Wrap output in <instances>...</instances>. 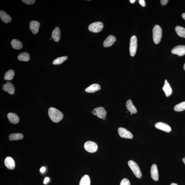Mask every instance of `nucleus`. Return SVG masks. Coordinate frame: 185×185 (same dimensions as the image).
<instances>
[{
  "instance_id": "obj_1",
  "label": "nucleus",
  "mask_w": 185,
  "mask_h": 185,
  "mask_svg": "<svg viewBox=\"0 0 185 185\" xmlns=\"http://www.w3.org/2000/svg\"><path fill=\"white\" fill-rule=\"evenodd\" d=\"M48 112L49 118L54 122H59L63 118V115L62 113L54 107H50Z\"/></svg>"
},
{
  "instance_id": "obj_2",
  "label": "nucleus",
  "mask_w": 185,
  "mask_h": 185,
  "mask_svg": "<svg viewBox=\"0 0 185 185\" xmlns=\"http://www.w3.org/2000/svg\"><path fill=\"white\" fill-rule=\"evenodd\" d=\"M153 39L156 44H159L162 37V30L161 27L158 25L155 26L153 30Z\"/></svg>"
},
{
  "instance_id": "obj_3",
  "label": "nucleus",
  "mask_w": 185,
  "mask_h": 185,
  "mask_svg": "<svg viewBox=\"0 0 185 185\" xmlns=\"http://www.w3.org/2000/svg\"><path fill=\"white\" fill-rule=\"evenodd\" d=\"M128 165L136 177L138 178H141L142 174L140 169L135 161L132 160H129L128 162Z\"/></svg>"
},
{
  "instance_id": "obj_4",
  "label": "nucleus",
  "mask_w": 185,
  "mask_h": 185,
  "mask_svg": "<svg viewBox=\"0 0 185 185\" xmlns=\"http://www.w3.org/2000/svg\"><path fill=\"white\" fill-rule=\"evenodd\" d=\"M137 48V39L135 36H132L130 39V55L133 57L136 53Z\"/></svg>"
},
{
  "instance_id": "obj_5",
  "label": "nucleus",
  "mask_w": 185,
  "mask_h": 185,
  "mask_svg": "<svg viewBox=\"0 0 185 185\" xmlns=\"http://www.w3.org/2000/svg\"><path fill=\"white\" fill-rule=\"evenodd\" d=\"M104 27L103 24L101 22L93 23L89 26V30L91 32L98 33L101 31Z\"/></svg>"
},
{
  "instance_id": "obj_6",
  "label": "nucleus",
  "mask_w": 185,
  "mask_h": 185,
  "mask_svg": "<svg viewBox=\"0 0 185 185\" xmlns=\"http://www.w3.org/2000/svg\"><path fill=\"white\" fill-rule=\"evenodd\" d=\"M84 147L88 152L93 153L96 152L98 149V146L95 143L89 141L85 143Z\"/></svg>"
},
{
  "instance_id": "obj_7",
  "label": "nucleus",
  "mask_w": 185,
  "mask_h": 185,
  "mask_svg": "<svg viewBox=\"0 0 185 185\" xmlns=\"http://www.w3.org/2000/svg\"><path fill=\"white\" fill-rule=\"evenodd\" d=\"M118 133L120 137L123 138L129 139L133 138V135L131 132L124 128H119L118 129Z\"/></svg>"
},
{
  "instance_id": "obj_8",
  "label": "nucleus",
  "mask_w": 185,
  "mask_h": 185,
  "mask_svg": "<svg viewBox=\"0 0 185 185\" xmlns=\"http://www.w3.org/2000/svg\"><path fill=\"white\" fill-rule=\"evenodd\" d=\"M172 52L174 54H177L180 56L185 54V45H178L174 47L172 50Z\"/></svg>"
},
{
  "instance_id": "obj_9",
  "label": "nucleus",
  "mask_w": 185,
  "mask_h": 185,
  "mask_svg": "<svg viewBox=\"0 0 185 185\" xmlns=\"http://www.w3.org/2000/svg\"><path fill=\"white\" fill-rule=\"evenodd\" d=\"M155 127L157 129L162 130V131L170 133L171 131V128L170 126L166 123L162 122H158L156 123L155 125Z\"/></svg>"
},
{
  "instance_id": "obj_10",
  "label": "nucleus",
  "mask_w": 185,
  "mask_h": 185,
  "mask_svg": "<svg viewBox=\"0 0 185 185\" xmlns=\"http://www.w3.org/2000/svg\"><path fill=\"white\" fill-rule=\"evenodd\" d=\"M40 24L36 21H32L30 23V28L32 32L34 34L38 33Z\"/></svg>"
},
{
  "instance_id": "obj_11",
  "label": "nucleus",
  "mask_w": 185,
  "mask_h": 185,
  "mask_svg": "<svg viewBox=\"0 0 185 185\" xmlns=\"http://www.w3.org/2000/svg\"><path fill=\"white\" fill-rule=\"evenodd\" d=\"M3 90L10 94L13 95L15 93V87L13 84L10 82H7L6 84H3Z\"/></svg>"
},
{
  "instance_id": "obj_12",
  "label": "nucleus",
  "mask_w": 185,
  "mask_h": 185,
  "mask_svg": "<svg viewBox=\"0 0 185 185\" xmlns=\"http://www.w3.org/2000/svg\"><path fill=\"white\" fill-rule=\"evenodd\" d=\"M151 173L152 178L155 181H157L159 179V175L157 166L155 164H153L151 165Z\"/></svg>"
},
{
  "instance_id": "obj_13",
  "label": "nucleus",
  "mask_w": 185,
  "mask_h": 185,
  "mask_svg": "<svg viewBox=\"0 0 185 185\" xmlns=\"http://www.w3.org/2000/svg\"><path fill=\"white\" fill-rule=\"evenodd\" d=\"M5 164L7 168L12 170L15 168V163L13 158L10 157H7L5 160Z\"/></svg>"
},
{
  "instance_id": "obj_14",
  "label": "nucleus",
  "mask_w": 185,
  "mask_h": 185,
  "mask_svg": "<svg viewBox=\"0 0 185 185\" xmlns=\"http://www.w3.org/2000/svg\"><path fill=\"white\" fill-rule=\"evenodd\" d=\"M116 41V38L115 37L110 35V36L107 37L104 41L103 43L104 46L105 47H108L112 46V45L114 44V42Z\"/></svg>"
},
{
  "instance_id": "obj_15",
  "label": "nucleus",
  "mask_w": 185,
  "mask_h": 185,
  "mask_svg": "<svg viewBox=\"0 0 185 185\" xmlns=\"http://www.w3.org/2000/svg\"><path fill=\"white\" fill-rule=\"evenodd\" d=\"M8 118L9 120L12 123L14 124H17L19 122V118L15 113H9L7 114Z\"/></svg>"
},
{
  "instance_id": "obj_16",
  "label": "nucleus",
  "mask_w": 185,
  "mask_h": 185,
  "mask_svg": "<svg viewBox=\"0 0 185 185\" xmlns=\"http://www.w3.org/2000/svg\"><path fill=\"white\" fill-rule=\"evenodd\" d=\"M163 89L166 97H169L172 94V87L168 81L166 80H165V84L163 87Z\"/></svg>"
},
{
  "instance_id": "obj_17",
  "label": "nucleus",
  "mask_w": 185,
  "mask_h": 185,
  "mask_svg": "<svg viewBox=\"0 0 185 185\" xmlns=\"http://www.w3.org/2000/svg\"><path fill=\"white\" fill-rule=\"evenodd\" d=\"M61 31L59 28L56 27L53 31L52 37L53 40L56 42H59L61 39Z\"/></svg>"
},
{
  "instance_id": "obj_18",
  "label": "nucleus",
  "mask_w": 185,
  "mask_h": 185,
  "mask_svg": "<svg viewBox=\"0 0 185 185\" xmlns=\"http://www.w3.org/2000/svg\"><path fill=\"white\" fill-rule=\"evenodd\" d=\"M0 17L3 22L5 23H8L12 20L11 17L3 10L0 11Z\"/></svg>"
},
{
  "instance_id": "obj_19",
  "label": "nucleus",
  "mask_w": 185,
  "mask_h": 185,
  "mask_svg": "<svg viewBox=\"0 0 185 185\" xmlns=\"http://www.w3.org/2000/svg\"><path fill=\"white\" fill-rule=\"evenodd\" d=\"M94 110H96L97 113V116L99 118L103 119L105 117L107 114L106 110L102 107H98Z\"/></svg>"
},
{
  "instance_id": "obj_20",
  "label": "nucleus",
  "mask_w": 185,
  "mask_h": 185,
  "mask_svg": "<svg viewBox=\"0 0 185 185\" xmlns=\"http://www.w3.org/2000/svg\"><path fill=\"white\" fill-rule=\"evenodd\" d=\"M100 86L99 84H94L89 86L85 89L86 92L93 93L98 91L100 89Z\"/></svg>"
},
{
  "instance_id": "obj_21",
  "label": "nucleus",
  "mask_w": 185,
  "mask_h": 185,
  "mask_svg": "<svg viewBox=\"0 0 185 185\" xmlns=\"http://www.w3.org/2000/svg\"><path fill=\"white\" fill-rule=\"evenodd\" d=\"M126 106L127 109L130 112L133 114L136 113L137 112V108L133 105L131 100H128L126 103Z\"/></svg>"
},
{
  "instance_id": "obj_22",
  "label": "nucleus",
  "mask_w": 185,
  "mask_h": 185,
  "mask_svg": "<svg viewBox=\"0 0 185 185\" xmlns=\"http://www.w3.org/2000/svg\"><path fill=\"white\" fill-rule=\"evenodd\" d=\"M12 48L17 50L22 49L23 47L22 42L16 39H13L11 42Z\"/></svg>"
},
{
  "instance_id": "obj_23",
  "label": "nucleus",
  "mask_w": 185,
  "mask_h": 185,
  "mask_svg": "<svg viewBox=\"0 0 185 185\" xmlns=\"http://www.w3.org/2000/svg\"><path fill=\"white\" fill-rule=\"evenodd\" d=\"M24 138L23 135L20 133H12L9 136L10 141H15L22 140Z\"/></svg>"
},
{
  "instance_id": "obj_24",
  "label": "nucleus",
  "mask_w": 185,
  "mask_h": 185,
  "mask_svg": "<svg viewBox=\"0 0 185 185\" xmlns=\"http://www.w3.org/2000/svg\"><path fill=\"white\" fill-rule=\"evenodd\" d=\"M19 61H28L30 60V54L27 52H24L19 54L17 57Z\"/></svg>"
},
{
  "instance_id": "obj_25",
  "label": "nucleus",
  "mask_w": 185,
  "mask_h": 185,
  "mask_svg": "<svg viewBox=\"0 0 185 185\" xmlns=\"http://www.w3.org/2000/svg\"><path fill=\"white\" fill-rule=\"evenodd\" d=\"M175 30L179 36L185 38V28L182 26H177L175 28Z\"/></svg>"
},
{
  "instance_id": "obj_26",
  "label": "nucleus",
  "mask_w": 185,
  "mask_h": 185,
  "mask_svg": "<svg viewBox=\"0 0 185 185\" xmlns=\"http://www.w3.org/2000/svg\"><path fill=\"white\" fill-rule=\"evenodd\" d=\"M89 177L87 175H84L81 179L79 185H90Z\"/></svg>"
},
{
  "instance_id": "obj_27",
  "label": "nucleus",
  "mask_w": 185,
  "mask_h": 185,
  "mask_svg": "<svg viewBox=\"0 0 185 185\" xmlns=\"http://www.w3.org/2000/svg\"><path fill=\"white\" fill-rule=\"evenodd\" d=\"M15 75V72L13 70H9L5 73L4 77V79L6 80H11L13 79Z\"/></svg>"
},
{
  "instance_id": "obj_28",
  "label": "nucleus",
  "mask_w": 185,
  "mask_h": 185,
  "mask_svg": "<svg viewBox=\"0 0 185 185\" xmlns=\"http://www.w3.org/2000/svg\"><path fill=\"white\" fill-rule=\"evenodd\" d=\"M67 59L68 57L66 56L58 58L53 61L52 63L54 65H60L64 62Z\"/></svg>"
},
{
  "instance_id": "obj_29",
  "label": "nucleus",
  "mask_w": 185,
  "mask_h": 185,
  "mask_svg": "<svg viewBox=\"0 0 185 185\" xmlns=\"http://www.w3.org/2000/svg\"><path fill=\"white\" fill-rule=\"evenodd\" d=\"M184 110H185V101L178 104L174 107V110L176 112H181Z\"/></svg>"
},
{
  "instance_id": "obj_30",
  "label": "nucleus",
  "mask_w": 185,
  "mask_h": 185,
  "mask_svg": "<svg viewBox=\"0 0 185 185\" xmlns=\"http://www.w3.org/2000/svg\"><path fill=\"white\" fill-rule=\"evenodd\" d=\"M120 185H131L130 181L128 179L124 178L121 180Z\"/></svg>"
},
{
  "instance_id": "obj_31",
  "label": "nucleus",
  "mask_w": 185,
  "mask_h": 185,
  "mask_svg": "<svg viewBox=\"0 0 185 185\" xmlns=\"http://www.w3.org/2000/svg\"><path fill=\"white\" fill-rule=\"evenodd\" d=\"M23 2L27 5H32L36 2L35 0H22Z\"/></svg>"
},
{
  "instance_id": "obj_32",
  "label": "nucleus",
  "mask_w": 185,
  "mask_h": 185,
  "mask_svg": "<svg viewBox=\"0 0 185 185\" xmlns=\"http://www.w3.org/2000/svg\"><path fill=\"white\" fill-rule=\"evenodd\" d=\"M168 0H161L160 1V3L163 6H165L168 3Z\"/></svg>"
},
{
  "instance_id": "obj_33",
  "label": "nucleus",
  "mask_w": 185,
  "mask_h": 185,
  "mask_svg": "<svg viewBox=\"0 0 185 185\" xmlns=\"http://www.w3.org/2000/svg\"><path fill=\"white\" fill-rule=\"evenodd\" d=\"M139 3L142 7H144L145 6V1L144 0H140V1H139Z\"/></svg>"
},
{
  "instance_id": "obj_34",
  "label": "nucleus",
  "mask_w": 185,
  "mask_h": 185,
  "mask_svg": "<svg viewBox=\"0 0 185 185\" xmlns=\"http://www.w3.org/2000/svg\"><path fill=\"white\" fill-rule=\"evenodd\" d=\"M49 178L48 177L45 178L44 180V184H46L47 182H49Z\"/></svg>"
},
{
  "instance_id": "obj_35",
  "label": "nucleus",
  "mask_w": 185,
  "mask_h": 185,
  "mask_svg": "<svg viewBox=\"0 0 185 185\" xmlns=\"http://www.w3.org/2000/svg\"><path fill=\"white\" fill-rule=\"evenodd\" d=\"M45 170L46 168L45 167H42V168L40 169V172L43 173L45 172Z\"/></svg>"
},
{
  "instance_id": "obj_36",
  "label": "nucleus",
  "mask_w": 185,
  "mask_h": 185,
  "mask_svg": "<svg viewBox=\"0 0 185 185\" xmlns=\"http://www.w3.org/2000/svg\"><path fill=\"white\" fill-rule=\"evenodd\" d=\"M91 113H92V114H94V115L97 116V113H96V110H94H94H92V112H91Z\"/></svg>"
},
{
  "instance_id": "obj_37",
  "label": "nucleus",
  "mask_w": 185,
  "mask_h": 185,
  "mask_svg": "<svg viewBox=\"0 0 185 185\" xmlns=\"http://www.w3.org/2000/svg\"><path fill=\"white\" fill-rule=\"evenodd\" d=\"M182 18L185 20V13L182 14Z\"/></svg>"
},
{
  "instance_id": "obj_38",
  "label": "nucleus",
  "mask_w": 185,
  "mask_h": 185,
  "mask_svg": "<svg viewBox=\"0 0 185 185\" xmlns=\"http://www.w3.org/2000/svg\"><path fill=\"white\" fill-rule=\"evenodd\" d=\"M130 3H133L135 2V0H130Z\"/></svg>"
},
{
  "instance_id": "obj_39",
  "label": "nucleus",
  "mask_w": 185,
  "mask_h": 185,
  "mask_svg": "<svg viewBox=\"0 0 185 185\" xmlns=\"http://www.w3.org/2000/svg\"><path fill=\"white\" fill-rule=\"evenodd\" d=\"M182 160H183V162H184V163L185 164V157L184 158H183Z\"/></svg>"
},
{
  "instance_id": "obj_40",
  "label": "nucleus",
  "mask_w": 185,
  "mask_h": 185,
  "mask_svg": "<svg viewBox=\"0 0 185 185\" xmlns=\"http://www.w3.org/2000/svg\"><path fill=\"white\" fill-rule=\"evenodd\" d=\"M170 185H178L177 184H176V183H172Z\"/></svg>"
},
{
  "instance_id": "obj_41",
  "label": "nucleus",
  "mask_w": 185,
  "mask_h": 185,
  "mask_svg": "<svg viewBox=\"0 0 185 185\" xmlns=\"http://www.w3.org/2000/svg\"><path fill=\"white\" fill-rule=\"evenodd\" d=\"M184 70H185V63H184Z\"/></svg>"
},
{
  "instance_id": "obj_42",
  "label": "nucleus",
  "mask_w": 185,
  "mask_h": 185,
  "mask_svg": "<svg viewBox=\"0 0 185 185\" xmlns=\"http://www.w3.org/2000/svg\"><path fill=\"white\" fill-rule=\"evenodd\" d=\"M106 118V117H104V118H103V120H105V119Z\"/></svg>"
},
{
  "instance_id": "obj_43",
  "label": "nucleus",
  "mask_w": 185,
  "mask_h": 185,
  "mask_svg": "<svg viewBox=\"0 0 185 185\" xmlns=\"http://www.w3.org/2000/svg\"><path fill=\"white\" fill-rule=\"evenodd\" d=\"M133 114L132 113H131V114Z\"/></svg>"
},
{
  "instance_id": "obj_44",
  "label": "nucleus",
  "mask_w": 185,
  "mask_h": 185,
  "mask_svg": "<svg viewBox=\"0 0 185 185\" xmlns=\"http://www.w3.org/2000/svg\"><path fill=\"white\" fill-rule=\"evenodd\" d=\"M50 40H52V38H50Z\"/></svg>"
}]
</instances>
